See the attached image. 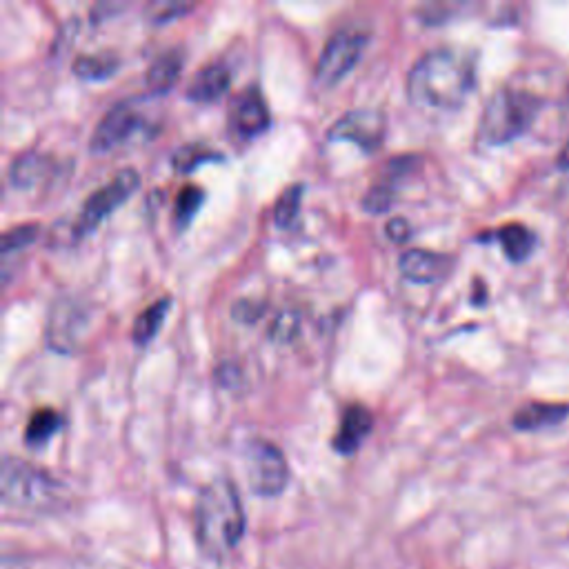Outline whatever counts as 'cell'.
Here are the masks:
<instances>
[{
    "instance_id": "obj_13",
    "label": "cell",
    "mask_w": 569,
    "mask_h": 569,
    "mask_svg": "<svg viewBox=\"0 0 569 569\" xmlns=\"http://www.w3.org/2000/svg\"><path fill=\"white\" fill-rule=\"evenodd\" d=\"M229 85H232V69L223 61H212L198 69L192 81L187 83L185 96L187 101L198 105L216 103L227 94Z\"/></svg>"
},
{
    "instance_id": "obj_5",
    "label": "cell",
    "mask_w": 569,
    "mask_h": 569,
    "mask_svg": "<svg viewBox=\"0 0 569 569\" xmlns=\"http://www.w3.org/2000/svg\"><path fill=\"white\" fill-rule=\"evenodd\" d=\"M138 185H141V176H138L134 167H125L121 172H116L112 181L101 185L85 198L81 212H78L72 229H69V238L81 241V238L92 234L109 214L129 201V196L136 192Z\"/></svg>"
},
{
    "instance_id": "obj_2",
    "label": "cell",
    "mask_w": 569,
    "mask_h": 569,
    "mask_svg": "<svg viewBox=\"0 0 569 569\" xmlns=\"http://www.w3.org/2000/svg\"><path fill=\"white\" fill-rule=\"evenodd\" d=\"M196 543L209 558H225L245 534L241 494L229 478L209 481L196 498Z\"/></svg>"
},
{
    "instance_id": "obj_19",
    "label": "cell",
    "mask_w": 569,
    "mask_h": 569,
    "mask_svg": "<svg viewBox=\"0 0 569 569\" xmlns=\"http://www.w3.org/2000/svg\"><path fill=\"white\" fill-rule=\"evenodd\" d=\"M65 425V418L61 412H56L52 407H41L29 416L25 427V443L29 447H43L49 438L61 432Z\"/></svg>"
},
{
    "instance_id": "obj_15",
    "label": "cell",
    "mask_w": 569,
    "mask_h": 569,
    "mask_svg": "<svg viewBox=\"0 0 569 569\" xmlns=\"http://www.w3.org/2000/svg\"><path fill=\"white\" fill-rule=\"evenodd\" d=\"M185 54L178 47H169L158 54L147 67L145 87L152 96H165L174 89L183 72Z\"/></svg>"
},
{
    "instance_id": "obj_29",
    "label": "cell",
    "mask_w": 569,
    "mask_h": 569,
    "mask_svg": "<svg viewBox=\"0 0 569 569\" xmlns=\"http://www.w3.org/2000/svg\"><path fill=\"white\" fill-rule=\"evenodd\" d=\"M263 314V305L254 301H238L232 309V316L238 323H256Z\"/></svg>"
},
{
    "instance_id": "obj_24",
    "label": "cell",
    "mask_w": 569,
    "mask_h": 569,
    "mask_svg": "<svg viewBox=\"0 0 569 569\" xmlns=\"http://www.w3.org/2000/svg\"><path fill=\"white\" fill-rule=\"evenodd\" d=\"M301 201H303L301 183L285 187L274 205V223L281 229H292L298 221V214H301Z\"/></svg>"
},
{
    "instance_id": "obj_17",
    "label": "cell",
    "mask_w": 569,
    "mask_h": 569,
    "mask_svg": "<svg viewBox=\"0 0 569 569\" xmlns=\"http://www.w3.org/2000/svg\"><path fill=\"white\" fill-rule=\"evenodd\" d=\"M569 416V405L558 403H529L512 416V425L518 432H538V429L561 425Z\"/></svg>"
},
{
    "instance_id": "obj_25",
    "label": "cell",
    "mask_w": 569,
    "mask_h": 569,
    "mask_svg": "<svg viewBox=\"0 0 569 569\" xmlns=\"http://www.w3.org/2000/svg\"><path fill=\"white\" fill-rule=\"evenodd\" d=\"M394 185L396 181H392L389 176H383L381 183H374L372 187L367 189L363 196V207L367 209L369 214H385L392 209L394 203Z\"/></svg>"
},
{
    "instance_id": "obj_10",
    "label": "cell",
    "mask_w": 569,
    "mask_h": 569,
    "mask_svg": "<svg viewBox=\"0 0 569 569\" xmlns=\"http://www.w3.org/2000/svg\"><path fill=\"white\" fill-rule=\"evenodd\" d=\"M87 321L89 314L85 305L74 301V298H61L49 309L45 332L47 345L58 354H72L81 343Z\"/></svg>"
},
{
    "instance_id": "obj_28",
    "label": "cell",
    "mask_w": 569,
    "mask_h": 569,
    "mask_svg": "<svg viewBox=\"0 0 569 569\" xmlns=\"http://www.w3.org/2000/svg\"><path fill=\"white\" fill-rule=\"evenodd\" d=\"M385 234L392 243H405L409 236H412V227H409L407 218L403 216H394L389 218L387 225H385Z\"/></svg>"
},
{
    "instance_id": "obj_30",
    "label": "cell",
    "mask_w": 569,
    "mask_h": 569,
    "mask_svg": "<svg viewBox=\"0 0 569 569\" xmlns=\"http://www.w3.org/2000/svg\"><path fill=\"white\" fill-rule=\"evenodd\" d=\"M192 9V5H167L163 9H158V14H156V21L158 23H163V21H169V18H174V16H181L185 12H189Z\"/></svg>"
},
{
    "instance_id": "obj_27",
    "label": "cell",
    "mask_w": 569,
    "mask_h": 569,
    "mask_svg": "<svg viewBox=\"0 0 569 569\" xmlns=\"http://www.w3.org/2000/svg\"><path fill=\"white\" fill-rule=\"evenodd\" d=\"M298 327H301V323H298V316L292 312H285L276 318L272 327H269V336H272L278 343H287L298 334Z\"/></svg>"
},
{
    "instance_id": "obj_8",
    "label": "cell",
    "mask_w": 569,
    "mask_h": 569,
    "mask_svg": "<svg viewBox=\"0 0 569 569\" xmlns=\"http://www.w3.org/2000/svg\"><path fill=\"white\" fill-rule=\"evenodd\" d=\"M387 132V116L383 109L376 107H356L349 109L341 118H336L334 125L329 127V141H349L372 154L383 145Z\"/></svg>"
},
{
    "instance_id": "obj_1",
    "label": "cell",
    "mask_w": 569,
    "mask_h": 569,
    "mask_svg": "<svg viewBox=\"0 0 569 569\" xmlns=\"http://www.w3.org/2000/svg\"><path fill=\"white\" fill-rule=\"evenodd\" d=\"M476 87V56L461 47H434L407 72V98L423 109H456Z\"/></svg>"
},
{
    "instance_id": "obj_23",
    "label": "cell",
    "mask_w": 569,
    "mask_h": 569,
    "mask_svg": "<svg viewBox=\"0 0 569 569\" xmlns=\"http://www.w3.org/2000/svg\"><path fill=\"white\" fill-rule=\"evenodd\" d=\"M203 203H205L203 187L189 183L178 192L174 203V225L178 232H183V229L189 227V223L194 221V216L198 214V209L203 207Z\"/></svg>"
},
{
    "instance_id": "obj_3",
    "label": "cell",
    "mask_w": 569,
    "mask_h": 569,
    "mask_svg": "<svg viewBox=\"0 0 569 569\" xmlns=\"http://www.w3.org/2000/svg\"><path fill=\"white\" fill-rule=\"evenodd\" d=\"M543 109V98L527 89L501 87L487 98L481 121H478V141L489 147H501L521 138L534 125Z\"/></svg>"
},
{
    "instance_id": "obj_16",
    "label": "cell",
    "mask_w": 569,
    "mask_h": 569,
    "mask_svg": "<svg viewBox=\"0 0 569 569\" xmlns=\"http://www.w3.org/2000/svg\"><path fill=\"white\" fill-rule=\"evenodd\" d=\"M483 241H496L501 245L503 254L512 263H523L529 256L534 254V249L538 245V236L523 223H507L498 229H492V234H483Z\"/></svg>"
},
{
    "instance_id": "obj_6",
    "label": "cell",
    "mask_w": 569,
    "mask_h": 569,
    "mask_svg": "<svg viewBox=\"0 0 569 569\" xmlns=\"http://www.w3.org/2000/svg\"><path fill=\"white\" fill-rule=\"evenodd\" d=\"M367 41V32H361L358 27L338 29L329 36L316 63V83L321 87H334L341 83L352 72V67L361 61Z\"/></svg>"
},
{
    "instance_id": "obj_31",
    "label": "cell",
    "mask_w": 569,
    "mask_h": 569,
    "mask_svg": "<svg viewBox=\"0 0 569 569\" xmlns=\"http://www.w3.org/2000/svg\"><path fill=\"white\" fill-rule=\"evenodd\" d=\"M558 167L569 169V141H567V145L563 147V152L558 154Z\"/></svg>"
},
{
    "instance_id": "obj_26",
    "label": "cell",
    "mask_w": 569,
    "mask_h": 569,
    "mask_svg": "<svg viewBox=\"0 0 569 569\" xmlns=\"http://www.w3.org/2000/svg\"><path fill=\"white\" fill-rule=\"evenodd\" d=\"M38 232H41V225L38 223H23L16 227H9L3 234V243H0V252L3 256H12L16 252H21L27 245H32L36 241Z\"/></svg>"
},
{
    "instance_id": "obj_7",
    "label": "cell",
    "mask_w": 569,
    "mask_h": 569,
    "mask_svg": "<svg viewBox=\"0 0 569 569\" xmlns=\"http://www.w3.org/2000/svg\"><path fill=\"white\" fill-rule=\"evenodd\" d=\"M247 481L256 496L274 498L285 492L289 483V465L285 454L269 441H252L245 449Z\"/></svg>"
},
{
    "instance_id": "obj_22",
    "label": "cell",
    "mask_w": 569,
    "mask_h": 569,
    "mask_svg": "<svg viewBox=\"0 0 569 569\" xmlns=\"http://www.w3.org/2000/svg\"><path fill=\"white\" fill-rule=\"evenodd\" d=\"M223 154L216 152V149L207 147L205 143H187L183 147H178L172 154V167L176 172L189 174L194 172L196 167H201L205 163H221Z\"/></svg>"
},
{
    "instance_id": "obj_12",
    "label": "cell",
    "mask_w": 569,
    "mask_h": 569,
    "mask_svg": "<svg viewBox=\"0 0 569 569\" xmlns=\"http://www.w3.org/2000/svg\"><path fill=\"white\" fill-rule=\"evenodd\" d=\"M452 256L432 252V249H407L398 258V272L403 274V278L418 285H434L441 283L443 278L452 272Z\"/></svg>"
},
{
    "instance_id": "obj_4",
    "label": "cell",
    "mask_w": 569,
    "mask_h": 569,
    "mask_svg": "<svg viewBox=\"0 0 569 569\" xmlns=\"http://www.w3.org/2000/svg\"><path fill=\"white\" fill-rule=\"evenodd\" d=\"M58 485L43 469L29 465L21 458L5 456L0 469V496L5 507L14 509H47L56 501Z\"/></svg>"
},
{
    "instance_id": "obj_32",
    "label": "cell",
    "mask_w": 569,
    "mask_h": 569,
    "mask_svg": "<svg viewBox=\"0 0 569 569\" xmlns=\"http://www.w3.org/2000/svg\"><path fill=\"white\" fill-rule=\"evenodd\" d=\"M3 569H27V567L21 561H16V558H5Z\"/></svg>"
},
{
    "instance_id": "obj_11",
    "label": "cell",
    "mask_w": 569,
    "mask_h": 569,
    "mask_svg": "<svg viewBox=\"0 0 569 569\" xmlns=\"http://www.w3.org/2000/svg\"><path fill=\"white\" fill-rule=\"evenodd\" d=\"M269 107L256 85H247L241 92L232 96L227 112L229 132L234 136L243 138V141H252V138L265 134L269 129Z\"/></svg>"
},
{
    "instance_id": "obj_14",
    "label": "cell",
    "mask_w": 569,
    "mask_h": 569,
    "mask_svg": "<svg viewBox=\"0 0 569 569\" xmlns=\"http://www.w3.org/2000/svg\"><path fill=\"white\" fill-rule=\"evenodd\" d=\"M374 427V416L365 405H349L343 416H341V425H338L336 434L332 438V447L334 452L349 456L354 454L365 438L369 436Z\"/></svg>"
},
{
    "instance_id": "obj_9",
    "label": "cell",
    "mask_w": 569,
    "mask_h": 569,
    "mask_svg": "<svg viewBox=\"0 0 569 569\" xmlns=\"http://www.w3.org/2000/svg\"><path fill=\"white\" fill-rule=\"evenodd\" d=\"M147 127L145 114L132 103H116L94 127L92 136H89V149L94 154H107L114 152L121 145H125L129 138L141 134Z\"/></svg>"
},
{
    "instance_id": "obj_20",
    "label": "cell",
    "mask_w": 569,
    "mask_h": 569,
    "mask_svg": "<svg viewBox=\"0 0 569 569\" xmlns=\"http://www.w3.org/2000/svg\"><path fill=\"white\" fill-rule=\"evenodd\" d=\"M169 305H172V298L163 296L136 316V321L132 325V338L136 345H147L154 341V336L158 334V329H161L169 312Z\"/></svg>"
},
{
    "instance_id": "obj_21",
    "label": "cell",
    "mask_w": 569,
    "mask_h": 569,
    "mask_svg": "<svg viewBox=\"0 0 569 569\" xmlns=\"http://www.w3.org/2000/svg\"><path fill=\"white\" fill-rule=\"evenodd\" d=\"M118 67H121V61L112 52L83 54L74 61V74L83 81H105L116 74Z\"/></svg>"
},
{
    "instance_id": "obj_18",
    "label": "cell",
    "mask_w": 569,
    "mask_h": 569,
    "mask_svg": "<svg viewBox=\"0 0 569 569\" xmlns=\"http://www.w3.org/2000/svg\"><path fill=\"white\" fill-rule=\"evenodd\" d=\"M52 169V158L41 152H25L18 154L12 165H9V185L16 189H32Z\"/></svg>"
}]
</instances>
